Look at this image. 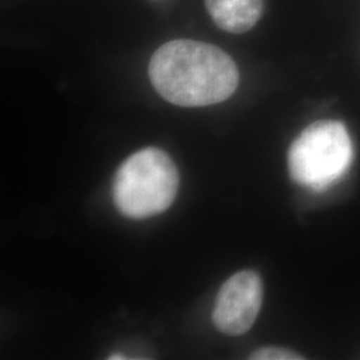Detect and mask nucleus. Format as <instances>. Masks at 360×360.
<instances>
[{"label":"nucleus","mask_w":360,"mask_h":360,"mask_svg":"<svg viewBox=\"0 0 360 360\" xmlns=\"http://www.w3.org/2000/svg\"><path fill=\"white\" fill-rule=\"evenodd\" d=\"M250 359L254 360H297L303 359L299 354L283 349V348H260L250 355Z\"/></svg>","instance_id":"nucleus-6"},{"label":"nucleus","mask_w":360,"mask_h":360,"mask_svg":"<svg viewBox=\"0 0 360 360\" xmlns=\"http://www.w3.org/2000/svg\"><path fill=\"white\" fill-rule=\"evenodd\" d=\"M352 159L354 147L345 124L322 120L303 129L292 142L288 169L297 184L323 191L347 174Z\"/></svg>","instance_id":"nucleus-3"},{"label":"nucleus","mask_w":360,"mask_h":360,"mask_svg":"<svg viewBox=\"0 0 360 360\" xmlns=\"http://www.w3.org/2000/svg\"><path fill=\"white\" fill-rule=\"evenodd\" d=\"M108 359L110 360H116V359H127L124 355H122V354H114V355H111V356H108Z\"/></svg>","instance_id":"nucleus-7"},{"label":"nucleus","mask_w":360,"mask_h":360,"mask_svg":"<svg viewBox=\"0 0 360 360\" xmlns=\"http://www.w3.org/2000/svg\"><path fill=\"white\" fill-rule=\"evenodd\" d=\"M263 303V283L254 271H240L221 285L212 322L220 333L231 336L251 330Z\"/></svg>","instance_id":"nucleus-4"},{"label":"nucleus","mask_w":360,"mask_h":360,"mask_svg":"<svg viewBox=\"0 0 360 360\" xmlns=\"http://www.w3.org/2000/svg\"><path fill=\"white\" fill-rule=\"evenodd\" d=\"M179 187L178 168L165 151L148 147L129 156L116 171L112 199L129 219L151 218L174 203Z\"/></svg>","instance_id":"nucleus-2"},{"label":"nucleus","mask_w":360,"mask_h":360,"mask_svg":"<svg viewBox=\"0 0 360 360\" xmlns=\"http://www.w3.org/2000/svg\"><path fill=\"white\" fill-rule=\"evenodd\" d=\"M148 77L158 94L180 107L224 102L239 84V71L229 53L190 39L171 40L155 51Z\"/></svg>","instance_id":"nucleus-1"},{"label":"nucleus","mask_w":360,"mask_h":360,"mask_svg":"<svg viewBox=\"0 0 360 360\" xmlns=\"http://www.w3.org/2000/svg\"><path fill=\"white\" fill-rule=\"evenodd\" d=\"M215 25L231 34H245L260 19L263 0H205Z\"/></svg>","instance_id":"nucleus-5"}]
</instances>
